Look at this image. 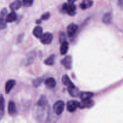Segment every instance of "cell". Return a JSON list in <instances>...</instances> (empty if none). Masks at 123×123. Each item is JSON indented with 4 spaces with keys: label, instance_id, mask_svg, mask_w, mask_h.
I'll return each mask as SVG.
<instances>
[{
    "label": "cell",
    "instance_id": "obj_24",
    "mask_svg": "<svg viewBox=\"0 0 123 123\" xmlns=\"http://www.w3.org/2000/svg\"><path fill=\"white\" fill-rule=\"evenodd\" d=\"M59 41L61 44L63 42H66V35L64 32H60V36H59Z\"/></svg>",
    "mask_w": 123,
    "mask_h": 123
},
{
    "label": "cell",
    "instance_id": "obj_20",
    "mask_svg": "<svg viewBox=\"0 0 123 123\" xmlns=\"http://www.w3.org/2000/svg\"><path fill=\"white\" fill-rule=\"evenodd\" d=\"M62 82L64 85H67V86H69V85L73 84L72 82H71V80H70V79H69V77L66 74H65V75H64L63 76Z\"/></svg>",
    "mask_w": 123,
    "mask_h": 123
},
{
    "label": "cell",
    "instance_id": "obj_2",
    "mask_svg": "<svg viewBox=\"0 0 123 123\" xmlns=\"http://www.w3.org/2000/svg\"><path fill=\"white\" fill-rule=\"evenodd\" d=\"M65 108V103L62 101H57L55 102L53 106V109L54 111L57 115H60L63 112Z\"/></svg>",
    "mask_w": 123,
    "mask_h": 123
},
{
    "label": "cell",
    "instance_id": "obj_6",
    "mask_svg": "<svg viewBox=\"0 0 123 123\" xmlns=\"http://www.w3.org/2000/svg\"><path fill=\"white\" fill-rule=\"evenodd\" d=\"M68 92L70 94V95L73 96V97H77L78 95L80 94L79 92V90L74 86V84H72V85L68 86Z\"/></svg>",
    "mask_w": 123,
    "mask_h": 123
},
{
    "label": "cell",
    "instance_id": "obj_22",
    "mask_svg": "<svg viewBox=\"0 0 123 123\" xmlns=\"http://www.w3.org/2000/svg\"><path fill=\"white\" fill-rule=\"evenodd\" d=\"M0 111H4V98L1 94H0Z\"/></svg>",
    "mask_w": 123,
    "mask_h": 123
},
{
    "label": "cell",
    "instance_id": "obj_27",
    "mask_svg": "<svg viewBox=\"0 0 123 123\" xmlns=\"http://www.w3.org/2000/svg\"><path fill=\"white\" fill-rule=\"evenodd\" d=\"M118 5L120 7H123V0H118Z\"/></svg>",
    "mask_w": 123,
    "mask_h": 123
},
{
    "label": "cell",
    "instance_id": "obj_28",
    "mask_svg": "<svg viewBox=\"0 0 123 123\" xmlns=\"http://www.w3.org/2000/svg\"><path fill=\"white\" fill-rule=\"evenodd\" d=\"M68 1L69 2H72V3H73V2H75L76 0H68Z\"/></svg>",
    "mask_w": 123,
    "mask_h": 123
},
{
    "label": "cell",
    "instance_id": "obj_23",
    "mask_svg": "<svg viewBox=\"0 0 123 123\" xmlns=\"http://www.w3.org/2000/svg\"><path fill=\"white\" fill-rule=\"evenodd\" d=\"M34 0H22L23 4L25 7H30L33 3Z\"/></svg>",
    "mask_w": 123,
    "mask_h": 123
},
{
    "label": "cell",
    "instance_id": "obj_25",
    "mask_svg": "<svg viewBox=\"0 0 123 123\" xmlns=\"http://www.w3.org/2000/svg\"><path fill=\"white\" fill-rule=\"evenodd\" d=\"M7 10L6 8H3L2 10V11L1 12V13H0V18H4L6 17V14H7Z\"/></svg>",
    "mask_w": 123,
    "mask_h": 123
},
{
    "label": "cell",
    "instance_id": "obj_14",
    "mask_svg": "<svg viewBox=\"0 0 123 123\" xmlns=\"http://www.w3.org/2000/svg\"><path fill=\"white\" fill-rule=\"evenodd\" d=\"M42 32H43V30L42 28L39 26H36V27L34 28L33 30V35L37 38H41V37L42 35Z\"/></svg>",
    "mask_w": 123,
    "mask_h": 123
},
{
    "label": "cell",
    "instance_id": "obj_3",
    "mask_svg": "<svg viewBox=\"0 0 123 123\" xmlns=\"http://www.w3.org/2000/svg\"><path fill=\"white\" fill-rule=\"evenodd\" d=\"M40 38H41V42L43 44H48L51 43V42L53 41V36L52 35V34L49 33V32H47V33H45L43 34H42Z\"/></svg>",
    "mask_w": 123,
    "mask_h": 123
},
{
    "label": "cell",
    "instance_id": "obj_13",
    "mask_svg": "<svg viewBox=\"0 0 123 123\" xmlns=\"http://www.w3.org/2000/svg\"><path fill=\"white\" fill-rule=\"evenodd\" d=\"M17 19L16 14L14 12H12L10 13L6 18V22H12L16 20Z\"/></svg>",
    "mask_w": 123,
    "mask_h": 123
},
{
    "label": "cell",
    "instance_id": "obj_5",
    "mask_svg": "<svg viewBox=\"0 0 123 123\" xmlns=\"http://www.w3.org/2000/svg\"><path fill=\"white\" fill-rule=\"evenodd\" d=\"M94 102L92 100H90V99L84 100H82V102L79 103V107L82 109L90 108L94 105Z\"/></svg>",
    "mask_w": 123,
    "mask_h": 123
},
{
    "label": "cell",
    "instance_id": "obj_4",
    "mask_svg": "<svg viewBox=\"0 0 123 123\" xmlns=\"http://www.w3.org/2000/svg\"><path fill=\"white\" fill-rule=\"evenodd\" d=\"M79 103L78 102L75 100H71L68 102L67 103V109L69 112L75 111L78 107H79Z\"/></svg>",
    "mask_w": 123,
    "mask_h": 123
},
{
    "label": "cell",
    "instance_id": "obj_8",
    "mask_svg": "<svg viewBox=\"0 0 123 123\" xmlns=\"http://www.w3.org/2000/svg\"><path fill=\"white\" fill-rule=\"evenodd\" d=\"M15 85V80H13V79H10L8 80V81L6 82V86H5V91H6V94H8L12 89L13 88V86Z\"/></svg>",
    "mask_w": 123,
    "mask_h": 123
},
{
    "label": "cell",
    "instance_id": "obj_1",
    "mask_svg": "<svg viewBox=\"0 0 123 123\" xmlns=\"http://www.w3.org/2000/svg\"><path fill=\"white\" fill-rule=\"evenodd\" d=\"M62 9L71 16H74L75 14V6L72 2L64 4L63 5Z\"/></svg>",
    "mask_w": 123,
    "mask_h": 123
},
{
    "label": "cell",
    "instance_id": "obj_16",
    "mask_svg": "<svg viewBox=\"0 0 123 123\" xmlns=\"http://www.w3.org/2000/svg\"><path fill=\"white\" fill-rule=\"evenodd\" d=\"M92 5V1L91 0H83L80 7L82 9H86V8L90 7Z\"/></svg>",
    "mask_w": 123,
    "mask_h": 123
},
{
    "label": "cell",
    "instance_id": "obj_12",
    "mask_svg": "<svg viewBox=\"0 0 123 123\" xmlns=\"http://www.w3.org/2000/svg\"><path fill=\"white\" fill-rule=\"evenodd\" d=\"M22 6V2L19 0H16L10 5V8L12 10H18Z\"/></svg>",
    "mask_w": 123,
    "mask_h": 123
},
{
    "label": "cell",
    "instance_id": "obj_7",
    "mask_svg": "<svg viewBox=\"0 0 123 123\" xmlns=\"http://www.w3.org/2000/svg\"><path fill=\"white\" fill-rule=\"evenodd\" d=\"M78 29V26L75 24H72L69 25L67 28V33L69 37H72L77 31Z\"/></svg>",
    "mask_w": 123,
    "mask_h": 123
},
{
    "label": "cell",
    "instance_id": "obj_19",
    "mask_svg": "<svg viewBox=\"0 0 123 123\" xmlns=\"http://www.w3.org/2000/svg\"><path fill=\"white\" fill-rule=\"evenodd\" d=\"M54 61H55V55H51L49 56L47 59L45 60V63L47 65H53L54 64Z\"/></svg>",
    "mask_w": 123,
    "mask_h": 123
},
{
    "label": "cell",
    "instance_id": "obj_10",
    "mask_svg": "<svg viewBox=\"0 0 123 123\" xmlns=\"http://www.w3.org/2000/svg\"><path fill=\"white\" fill-rule=\"evenodd\" d=\"M45 84L49 88H53L56 85V82L54 78H49L46 79L45 81Z\"/></svg>",
    "mask_w": 123,
    "mask_h": 123
},
{
    "label": "cell",
    "instance_id": "obj_15",
    "mask_svg": "<svg viewBox=\"0 0 123 123\" xmlns=\"http://www.w3.org/2000/svg\"><path fill=\"white\" fill-rule=\"evenodd\" d=\"M68 43L66 41L62 43L60 49V52L61 55H65L67 53L68 50Z\"/></svg>",
    "mask_w": 123,
    "mask_h": 123
},
{
    "label": "cell",
    "instance_id": "obj_18",
    "mask_svg": "<svg viewBox=\"0 0 123 123\" xmlns=\"http://www.w3.org/2000/svg\"><path fill=\"white\" fill-rule=\"evenodd\" d=\"M93 96V94L90 92H83L80 94V98L82 100L90 99Z\"/></svg>",
    "mask_w": 123,
    "mask_h": 123
},
{
    "label": "cell",
    "instance_id": "obj_26",
    "mask_svg": "<svg viewBox=\"0 0 123 123\" xmlns=\"http://www.w3.org/2000/svg\"><path fill=\"white\" fill-rule=\"evenodd\" d=\"M49 18V13H46L42 16V19H43V20H47V19H48Z\"/></svg>",
    "mask_w": 123,
    "mask_h": 123
},
{
    "label": "cell",
    "instance_id": "obj_11",
    "mask_svg": "<svg viewBox=\"0 0 123 123\" xmlns=\"http://www.w3.org/2000/svg\"><path fill=\"white\" fill-rule=\"evenodd\" d=\"M8 112L10 115H15L16 112V108L15 104L13 102H10L8 103Z\"/></svg>",
    "mask_w": 123,
    "mask_h": 123
},
{
    "label": "cell",
    "instance_id": "obj_9",
    "mask_svg": "<svg viewBox=\"0 0 123 123\" xmlns=\"http://www.w3.org/2000/svg\"><path fill=\"white\" fill-rule=\"evenodd\" d=\"M62 64L65 66V67L67 69H69L71 67V64H72V58L70 56H67L63 59L62 61Z\"/></svg>",
    "mask_w": 123,
    "mask_h": 123
},
{
    "label": "cell",
    "instance_id": "obj_21",
    "mask_svg": "<svg viewBox=\"0 0 123 123\" xmlns=\"http://www.w3.org/2000/svg\"><path fill=\"white\" fill-rule=\"evenodd\" d=\"M42 81H43V79L41 78H37V79H34V80H33V85L35 86V87H37V86H39L40 85H41V83L42 82Z\"/></svg>",
    "mask_w": 123,
    "mask_h": 123
},
{
    "label": "cell",
    "instance_id": "obj_17",
    "mask_svg": "<svg viewBox=\"0 0 123 123\" xmlns=\"http://www.w3.org/2000/svg\"><path fill=\"white\" fill-rule=\"evenodd\" d=\"M112 14L110 13H107L103 16V18H102V22L106 24H110L111 22H112Z\"/></svg>",
    "mask_w": 123,
    "mask_h": 123
}]
</instances>
